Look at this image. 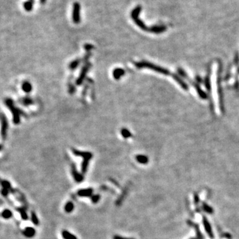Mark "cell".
Here are the masks:
<instances>
[{"mask_svg": "<svg viewBox=\"0 0 239 239\" xmlns=\"http://www.w3.org/2000/svg\"><path fill=\"white\" fill-rule=\"evenodd\" d=\"M123 74H124V70L121 69V68H116L114 71V72H113L114 77L116 78V79H119L121 76L123 75Z\"/></svg>", "mask_w": 239, "mask_h": 239, "instance_id": "17", "label": "cell"}, {"mask_svg": "<svg viewBox=\"0 0 239 239\" xmlns=\"http://www.w3.org/2000/svg\"><path fill=\"white\" fill-rule=\"evenodd\" d=\"M2 148H3V147H2L1 145H0V150H1Z\"/></svg>", "mask_w": 239, "mask_h": 239, "instance_id": "35", "label": "cell"}, {"mask_svg": "<svg viewBox=\"0 0 239 239\" xmlns=\"http://www.w3.org/2000/svg\"><path fill=\"white\" fill-rule=\"evenodd\" d=\"M202 208L204 211L208 212L209 214H212L213 212V209H212V207H210V206H208L207 204H206L205 202H203L202 203Z\"/></svg>", "mask_w": 239, "mask_h": 239, "instance_id": "24", "label": "cell"}, {"mask_svg": "<svg viewBox=\"0 0 239 239\" xmlns=\"http://www.w3.org/2000/svg\"><path fill=\"white\" fill-rule=\"evenodd\" d=\"M9 193V191L8 189H4V188H3V189H1V194L3 195V196H4V197H7Z\"/></svg>", "mask_w": 239, "mask_h": 239, "instance_id": "28", "label": "cell"}, {"mask_svg": "<svg viewBox=\"0 0 239 239\" xmlns=\"http://www.w3.org/2000/svg\"><path fill=\"white\" fill-rule=\"evenodd\" d=\"M121 134L124 137H129V136H131V133L129 131L126 129H123L121 130Z\"/></svg>", "mask_w": 239, "mask_h": 239, "instance_id": "27", "label": "cell"}, {"mask_svg": "<svg viewBox=\"0 0 239 239\" xmlns=\"http://www.w3.org/2000/svg\"><path fill=\"white\" fill-rule=\"evenodd\" d=\"M133 20L134 21L135 23L136 24V25L138 26L140 29H141L142 30H144V31H149V27H147V26L145 25V23H143V22L141 21L139 17L135 18V19H133Z\"/></svg>", "mask_w": 239, "mask_h": 239, "instance_id": "12", "label": "cell"}, {"mask_svg": "<svg viewBox=\"0 0 239 239\" xmlns=\"http://www.w3.org/2000/svg\"><path fill=\"white\" fill-rule=\"evenodd\" d=\"M113 239H135L133 238H126V237H123V236H119V235H115L113 237Z\"/></svg>", "mask_w": 239, "mask_h": 239, "instance_id": "29", "label": "cell"}, {"mask_svg": "<svg viewBox=\"0 0 239 239\" xmlns=\"http://www.w3.org/2000/svg\"><path fill=\"white\" fill-rule=\"evenodd\" d=\"M199 197H198L197 195H195V204H198V202H199Z\"/></svg>", "mask_w": 239, "mask_h": 239, "instance_id": "32", "label": "cell"}, {"mask_svg": "<svg viewBox=\"0 0 239 239\" xmlns=\"http://www.w3.org/2000/svg\"><path fill=\"white\" fill-rule=\"evenodd\" d=\"M72 152H73L74 155H76V156H80L83 157L82 163V167H81V170H82V173H86L87 171V169H88V163L90 159L92 158V154L90 152H84V151H80L78 150H76V149H72Z\"/></svg>", "mask_w": 239, "mask_h": 239, "instance_id": "1", "label": "cell"}, {"mask_svg": "<svg viewBox=\"0 0 239 239\" xmlns=\"http://www.w3.org/2000/svg\"><path fill=\"white\" fill-rule=\"evenodd\" d=\"M204 84H205V87H206V88L207 89L208 92H210V91H211V84H210L209 74H208L207 76H206L205 80H204Z\"/></svg>", "mask_w": 239, "mask_h": 239, "instance_id": "22", "label": "cell"}, {"mask_svg": "<svg viewBox=\"0 0 239 239\" xmlns=\"http://www.w3.org/2000/svg\"><path fill=\"white\" fill-rule=\"evenodd\" d=\"M5 104H6L7 108L9 109V110L11 111L12 114H13V123L15 124H18L20 122V114H21L20 110L14 106L13 100H11V99H6L5 100Z\"/></svg>", "mask_w": 239, "mask_h": 239, "instance_id": "3", "label": "cell"}, {"mask_svg": "<svg viewBox=\"0 0 239 239\" xmlns=\"http://www.w3.org/2000/svg\"><path fill=\"white\" fill-rule=\"evenodd\" d=\"M192 239H198V238H192Z\"/></svg>", "mask_w": 239, "mask_h": 239, "instance_id": "36", "label": "cell"}, {"mask_svg": "<svg viewBox=\"0 0 239 239\" xmlns=\"http://www.w3.org/2000/svg\"><path fill=\"white\" fill-rule=\"evenodd\" d=\"M135 159H136L137 162H139V163H141V164H146L148 163V161H149L148 157L143 155H137V156L135 157Z\"/></svg>", "mask_w": 239, "mask_h": 239, "instance_id": "16", "label": "cell"}, {"mask_svg": "<svg viewBox=\"0 0 239 239\" xmlns=\"http://www.w3.org/2000/svg\"><path fill=\"white\" fill-rule=\"evenodd\" d=\"M33 5H34V1H32L31 0H28V1H25V3H23V7L24 9H25L26 11H32L33 8Z\"/></svg>", "mask_w": 239, "mask_h": 239, "instance_id": "15", "label": "cell"}, {"mask_svg": "<svg viewBox=\"0 0 239 239\" xmlns=\"http://www.w3.org/2000/svg\"><path fill=\"white\" fill-rule=\"evenodd\" d=\"M172 76H173L174 79L177 81V82L178 83V84H179L180 86H181L182 88L184 89V90H188V88H188V86L187 85V84H186V83L184 82V81L182 80L179 76H178L177 75H175V74H173Z\"/></svg>", "mask_w": 239, "mask_h": 239, "instance_id": "13", "label": "cell"}, {"mask_svg": "<svg viewBox=\"0 0 239 239\" xmlns=\"http://www.w3.org/2000/svg\"><path fill=\"white\" fill-rule=\"evenodd\" d=\"M202 222H203L204 229H205L206 233H207L208 236H209L210 238H213L214 234H213V232H212V230L211 226H210L209 222H208L207 218H206L205 216H203V218H202Z\"/></svg>", "mask_w": 239, "mask_h": 239, "instance_id": "6", "label": "cell"}, {"mask_svg": "<svg viewBox=\"0 0 239 239\" xmlns=\"http://www.w3.org/2000/svg\"><path fill=\"white\" fill-rule=\"evenodd\" d=\"M1 135L2 138L3 139H6V137H7V127H8V123L7 119L5 116H3L1 118Z\"/></svg>", "mask_w": 239, "mask_h": 239, "instance_id": "5", "label": "cell"}, {"mask_svg": "<svg viewBox=\"0 0 239 239\" xmlns=\"http://www.w3.org/2000/svg\"><path fill=\"white\" fill-rule=\"evenodd\" d=\"M74 204L72 203L71 201H68L67 203L65 204V206H64V210H65L66 212H68V213L71 212L72 210H74Z\"/></svg>", "mask_w": 239, "mask_h": 239, "instance_id": "20", "label": "cell"}, {"mask_svg": "<svg viewBox=\"0 0 239 239\" xmlns=\"http://www.w3.org/2000/svg\"><path fill=\"white\" fill-rule=\"evenodd\" d=\"M141 9H142V7H141V5H137L135 7L134 9H133L131 12V17L132 18V19H135V18L139 17V14H140Z\"/></svg>", "mask_w": 239, "mask_h": 239, "instance_id": "11", "label": "cell"}, {"mask_svg": "<svg viewBox=\"0 0 239 239\" xmlns=\"http://www.w3.org/2000/svg\"><path fill=\"white\" fill-rule=\"evenodd\" d=\"M1 185L3 186V188H4V189H8L9 191L11 190V185L9 181H5V180H4V181H1Z\"/></svg>", "mask_w": 239, "mask_h": 239, "instance_id": "25", "label": "cell"}, {"mask_svg": "<svg viewBox=\"0 0 239 239\" xmlns=\"http://www.w3.org/2000/svg\"><path fill=\"white\" fill-rule=\"evenodd\" d=\"M85 48H86V49L89 50L92 48V46L91 45V44H86V45H85Z\"/></svg>", "mask_w": 239, "mask_h": 239, "instance_id": "33", "label": "cell"}, {"mask_svg": "<svg viewBox=\"0 0 239 239\" xmlns=\"http://www.w3.org/2000/svg\"><path fill=\"white\" fill-rule=\"evenodd\" d=\"M35 234H36V230H35V228L33 227H31V226L26 227L25 228V230H23V234L27 238L33 237V236L35 235Z\"/></svg>", "mask_w": 239, "mask_h": 239, "instance_id": "10", "label": "cell"}, {"mask_svg": "<svg viewBox=\"0 0 239 239\" xmlns=\"http://www.w3.org/2000/svg\"><path fill=\"white\" fill-rule=\"evenodd\" d=\"M1 215L5 219H9L13 215V213H12L11 210H10L9 209H5L2 212Z\"/></svg>", "mask_w": 239, "mask_h": 239, "instance_id": "19", "label": "cell"}, {"mask_svg": "<svg viewBox=\"0 0 239 239\" xmlns=\"http://www.w3.org/2000/svg\"><path fill=\"white\" fill-rule=\"evenodd\" d=\"M72 17L74 23L78 24L80 22V4L78 2H74L72 5Z\"/></svg>", "mask_w": 239, "mask_h": 239, "instance_id": "4", "label": "cell"}, {"mask_svg": "<svg viewBox=\"0 0 239 239\" xmlns=\"http://www.w3.org/2000/svg\"><path fill=\"white\" fill-rule=\"evenodd\" d=\"M46 0H40V2L41 4H44L46 3Z\"/></svg>", "mask_w": 239, "mask_h": 239, "instance_id": "34", "label": "cell"}, {"mask_svg": "<svg viewBox=\"0 0 239 239\" xmlns=\"http://www.w3.org/2000/svg\"><path fill=\"white\" fill-rule=\"evenodd\" d=\"M71 170H72V175L73 176L74 179H75V181L77 182V183H80V182L82 181V180L84 178H83V176L82 174L78 173L77 170L76 169V167L74 166L73 164H72L71 166Z\"/></svg>", "mask_w": 239, "mask_h": 239, "instance_id": "7", "label": "cell"}, {"mask_svg": "<svg viewBox=\"0 0 239 239\" xmlns=\"http://www.w3.org/2000/svg\"><path fill=\"white\" fill-rule=\"evenodd\" d=\"M100 199V195H98V194L91 196V200H92L93 203H94V204L97 203Z\"/></svg>", "mask_w": 239, "mask_h": 239, "instance_id": "26", "label": "cell"}, {"mask_svg": "<svg viewBox=\"0 0 239 239\" xmlns=\"http://www.w3.org/2000/svg\"><path fill=\"white\" fill-rule=\"evenodd\" d=\"M22 89L24 92H30L32 90V86L29 82H25L22 84Z\"/></svg>", "mask_w": 239, "mask_h": 239, "instance_id": "18", "label": "cell"}, {"mask_svg": "<svg viewBox=\"0 0 239 239\" xmlns=\"http://www.w3.org/2000/svg\"><path fill=\"white\" fill-rule=\"evenodd\" d=\"M166 29H167V28L164 25H155L149 27L148 31L151 32V33L159 34L163 33Z\"/></svg>", "mask_w": 239, "mask_h": 239, "instance_id": "8", "label": "cell"}, {"mask_svg": "<svg viewBox=\"0 0 239 239\" xmlns=\"http://www.w3.org/2000/svg\"><path fill=\"white\" fill-rule=\"evenodd\" d=\"M31 221L33 222V223L35 224L36 226H38L39 224V220L37 218V216L36 213L34 211H31Z\"/></svg>", "mask_w": 239, "mask_h": 239, "instance_id": "21", "label": "cell"}, {"mask_svg": "<svg viewBox=\"0 0 239 239\" xmlns=\"http://www.w3.org/2000/svg\"><path fill=\"white\" fill-rule=\"evenodd\" d=\"M137 67L139 68H149L150 69L154 70V71H156L157 72H159V73L163 74L165 75H168L170 73V72L166 68H162L161 66H159L157 65H155L154 64L151 63V62H146V61H142L140 62H138V63L135 64Z\"/></svg>", "mask_w": 239, "mask_h": 239, "instance_id": "2", "label": "cell"}, {"mask_svg": "<svg viewBox=\"0 0 239 239\" xmlns=\"http://www.w3.org/2000/svg\"><path fill=\"white\" fill-rule=\"evenodd\" d=\"M77 64H78V62H76V61L74 62H72V63L71 64V65H70V67H71V68H74V67H76V66H77Z\"/></svg>", "mask_w": 239, "mask_h": 239, "instance_id": "31", "label": "cell"}, {"mask_svg": "<svg viewBox=\"0 0 239 239\" xmlns=\"http://www.w3.org/2000/svg\"><path fill=\"white\" fill-rule=\"evenodd\" d=\"M17 210H18V211L19 212V213L21 216V218H23V220H28V215H27V212H26V210L25 208H18Z\"/></svg>", "mask_w": 239, "mask_h": 239, "instance_id": "23", "label": "cell"}, {"mask_svg": "<svg viewBox=\"0 0 239 239\" xmlns=\"http://www.w3.org/2000/svg\"><path fill=\"white\" fill-rule=\"evenodd\" d=\"M93 189L92 188H88V189H80L78 191V195L83 197H89L92 195Z\"/></svg>", "mask_w": 239, "mask_h": 239, "instance_id": "9", "label": "cell"}, {"mask_svg": "<svg viewBox=\"0 0 239 239\" xmlns=\"http://www.w3.org/2000/svg\"><path fill=\"white\" fill-rule=\"evenodd\" d=\"M23 103H24V104L27 105V104H30V103H31V100H29V99H28V98H25V100H23Z\"/></svg>", "mask_w": 239, "mask_h": 239, "instance_id": "30", "label": "cell"}, {"mask_svg": "<svg viewBox=\"0 0 239 239\" xmlns=\"http://www.w3.org/2000/svg\"><path fill=\"white\" fill-rule=\"evenodd\" d=\"M62 236L64 239H78L77 237L74 234L70 233L68 230H64L62 231Z\"/></svg>", "mask_w": 239, "mask_h": 239, "instance_id": "14", "label": "cell"}]
</instances>
